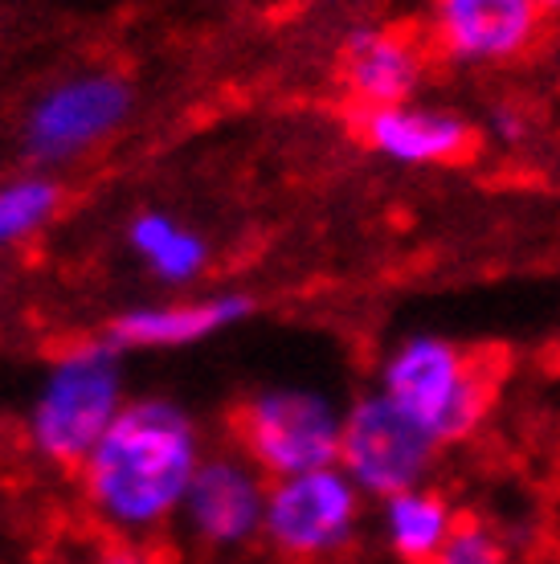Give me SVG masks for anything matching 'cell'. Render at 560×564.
Wrapping results in <instances>:
<instances>
[{
  "mask_svg": "<svg viewBox=\"0 0 560 564\" xmlns=\"http://www.w3.org/2000/svg\"><path fill=\"white\" fill-rule=\"evenodd\" d=\"M540 4H560V0H540Z\"/></svg>",
  "mask_w": 560,
  "mask_h": 564,
  "instance_id": "18",
  "label": "cell"
},
{
  "mask_svg": "<svg viewBox=\"0 0 560 564\" xmlns=\"http://www.w3.org/2000/svg\"><path fill=\"white\" fill-rule=\"evenodd\" d=\"M365 135L377 152L406 160V164H430V160H466L475 152V135L463 119L434 111H406V107H380L365 115Z\"/></svg>",
  "mask_w": 560,
  "mask_h": 564,
  "instance_id": "11",
  "label": "cell"
},
{
  "mask_svg": "<svg viewBox=\"0 0 560 564\" xmlns=\"http://www.w3.org/2000/svg\"><path fill=\"white\" fill-rule=\"evenodd\" d=\"M344 83L368 111L401 107L418 86V50L385 29H365L344 45Z\"/></svg>",
  "mask_w": 560,
  "mask_h": 564,
  "instance_id": "12",
  "label": "cell"
},
{
  "mask_svg": "<svg viewBox=\"0 0 560 564\" xmlns=\"http://www.w3.org/2000/svg\"><path fill=\"white\" fill-rule=\"evenodd\" d=\"M385 528H389L392 549L413 564H434L438 549L450 536V511L442 508L438 495L401 491L385 508Z\"/></svg>",
  "mask_w": 560,
  "mask_h": 564,
  "instance_id": "14",
  "label": "cell"
},
{
  "mask_svg": "<svg viewBox=\"0 0 560 564\" xmlns=\"http://www.w3.org/2000/svg\"><path fill=\"white\" fill-rule=\"evenodd\" d=\"M201 463L205 451L189 410L169 397H140L127 401L78 470L98 523L115 536L143 540L181 516Z\"/></svg>",
  "mask_w": 560,
  "mask_h": 564,
  "instance_id": "1",
  "label": "cell"
},
{
  "mask_svg": "<svg viewBox=\"0 0 560 564\" xmlns=\"http://www.w3.org/2000/svg\"><path fill=\"white\" fill-rule=\"evenodd\" d=\"M54 209L57 188L42 176H21V181L0 184V250L37 234L54 217Z\"/></svg>",
  "mask_w": 560,
  "mask_h": 564,
  "instance_id": "15",
  "label": "cell"
},
{
  "mask_svg": "<svg viewBox=\"0 0 560 564\" xmlns=\"http://www.w3.org/2000/svg\"><path fill=\"white\" fill-rule=\"evenodd\" d=\"M123 365L115 344H78L57 356L29 410V442L54 466H83L123 413Z\"/></svg>",
  "mask_w": 560,
  "mask_h": 564,
  "instance_id": "2",
  "label": "cell"
},
{
  "mask_svg": "<svg viewBox=\"0 0 560 564\" xmlns=\"http://www.w3.org/2000/svg\"><path fill=\"white\" fill-rule=\"evenodd\" d=\"M254 311L246 295H213L193 299V303H155V307H136L111 324L107 344L119 352H155V348H189L201 339L217 336L225 327L241 324Z\"/></svg>",
  "mask_w": 560,
  "mask_h": 564,
  "instance_id": "9",
  "label": "cell"
},
{
  "mask_svg": "<svg viewBox=\"0 0 560 564\" xmlns=\"http://www.w3.org/2000/svg\"><path fill=\"white\" fill-rule=\"evenodd\" d=\"M131 90L111 74H78L33 102L25 119V148L42 164H66L123 128Z\"/></svg>",
  "mask_w": 560,
  "mask_h": 564,
  "instance_id": "8",
  "label": "cell"
},
{
  "mask_svg": "<svg viewBox=\"0 0 560 564\" xmlns=\"http://www.w3.org/2000/svg\"><path fill=\"white\" fill-rule=\"evenodd\" d=\"M127 241H131V250H136L143 267L152 270L160 282H169V286L193 282L205 270V262H209L205 238L193 234L189 226H181L169 213H140V217H131Z\"/></svg>",
  "mask_w": 560,
  "mask_h": 564,
  "instance_id": "13",
  "label": "cell"
},
{
  "mask_svg": "<svg viewBox=\"0 0 560 564\" xmlns=\"http://www.w3.org/2000/svg\"><path fill=\"white\" fill-rule=\"evenodd\" d=\"M267 495L262 470L246 454H205L176 520L201 549L238 552L262 536Z\"/></svg>",
  "mask_w": 560,
  "mask_h": 564,
  "instance_id": "7",
  "label": "cell"
},
{
  "mask_svg": "<svg viewBox=\"0 0 560 564\" xmlns=\"http://www.w3.org/2000/svg\"><path fill=\"white\" fill-rule=\"evenodd\" d=\"M356 516H360L356 482L336 466H320L308 475L274 479L267 495L262 536L291 564H320L348 549Z\"/></svg>",
  "mask_w": 560,
  "mask_h": 564,
  "instance_id": "5",
  "label": "cell"
},
{
  "mask_svg": "<svg viewBox=\"0 0 560 564\" xmlns=\"http://www.w3.org/2000/svg\"><path fill=\"white\" fill-rule=\"evenodd\" d=\"M434 564H504V544L478 520L450 523V536L438 549Z\"/></svg>",
  "mask_w": 560,
  "mask_h": 564,
  "instance_id": "16",
  "label": "cell"
},
{
  "mask_svg": "<svg viewBox=\"0 0 560 564\" xmlns=\"http://www.w3.org/2000/svg\"><path fill=\"white\" fill-rule=\"evenodd\" d=\"M552 564H560V561H552Z\"/></svg>",
  "mask_w": 560,
  "mask_h": 564,
  "instance_id": "19",
  "label": "cell"
},
{
  "mask_svg": "<svg viewBox=\"0 0 560 564\" xmlns=\"http://www.w3.org/2000/svg\"><path fill=\"white\" fill-rule=\"evenodd\" d=\"M90 564H160L152 556V549H143L140 540H107V544H98L95 556H90Z\"/></svg>",
  "mask_w": 560,
  "mask_h": 564,
  "instance_id": "17",
  "label": "cell"
},
{
  "mask_svg": "<svg viewBox=\"0 0 560 564\" xmlns=\"http://www.w3.org/2000/svg\"><path fill=\"white\" fill-rule=\"evenodd\" d=\"M385 397L434 437H463L495 397L491 356H466L442 339H409L385 368Z\"/></svg>",
  "mask_w": 560,
  "mask_h": 564,
  "instance_id": "3",
  "label": "cell"
},
{
  "mask_svg": "<svg viewBox=\"0 0 560 564\" xmlns=\"http://www.w3.org/2000/svg\"><path fill=\"white\" fill-rule=\"evenodd\" d=\"M540 0H438V37L459 57H511L532 42Z\"/></svg>",
  "mask_w": 560,
  "mask_h": 564,
  "instance_id": "10",
  "label": "cell"
},
{
  "mask_svg": "<svg viewBox=\"0 0 560 564\" xmlns=\"http://www.w3.org/2000/svg\"><path fill=\"white\" fill-rule=\"evenodd\" d=\"M438 437L421 422H413L389 397H365L356 410L344 417L340 434V470L348 475L360 491L392 495L413 491L426 466L434 458Z\"/></svg>",
  "mask_w": 560,
  "mask_h": 564,
  "instance_id": "6",
  "label": "cell"
},
{
  "mask_svg": "<svg viewBox=\"0 0 560 564\" xmlns=\"http://www.w3.org/2000/svg\"><path fill=\"white\" fill-rule=\"evenodd\" d=\"M344 417L311 389H267L238 417L241 454L262 475L291 479L320 466H336Z\"/></svg>",
  "mask_w": 560,
  "mask_h": 564,
  "instance_id": "4",
  "label": "cell"
}]
</instances>
